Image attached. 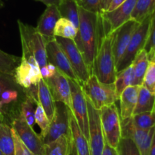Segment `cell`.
Returning a JSON list of instances; mask_svg holds the SVG:
<instances>
[{
  "instance_id": "obj_14",
  "label": "cell",
  "mask_w": 155,
  "mask_h": 155,
  "mask_svg": "<svg viewBox=\"0 0 155 155\" xmlns=\"http://www.w3.org/2000/svg\"><path fill=\"white\" fill-rule=\"evenodd\" d=\"M46 54L48 63L52 64L58 71L66 75L70 80L79 83L75 73L73 71L71 65L64 52L63 49L60 46L55 39H46Z\"/></svg>"
},
{
  "instance_id": "obj_45",
  "label": "cell",
  "mask_w": 155,
  "mask_h": 155,
  "mask_svg": "<svg viewBox=\"0 0 155 155\" xmlns=\"http://www.w3.org/2000/svg\"><path fill=\"white\" fill-rule=\"evenodd\" d=\"M149 155H155V131H154V136H153L152 142H151V148H150Z\"/></svg>"
},
{
  "instance_id": "obj_38",
  "label": "cell",
  "mask_w": 155,
  "mask_h": 155,
  "mask_svg": "<svg viewBox=\"0 0 155 155\" xmlns=\"http://www.w3.org/2000/svg\"><path fill=\"white\" fill-rule=\"evenodd\" d=\"M12 129L14 142H15V155H34L31 151L26 146L24 142L20 139L15 130Z\"/></svg>"
},
{
  "instance_id": "obj_30",
  "label": "cell",
  "mask_w": 155,
  "mask_h": 155,
  "mask_svg": "<svg viewBox=\"0 0 155 155\" xmlns=\"http://www.w3.org/2000/svg\"><path fill=\"white\" fill-rule=\"evenodd\" d=\"M20 61L21 57L8 54L0 49V73L13 76Z\"/></svg>"
},
{
  "instance_id": "obj_49",
  "label": "cell",
  "mask_w": 155,
  "mask_h": 155,
  "mask_svg": "<svg viewBox=\"0 0 155 155\" xmlns=\"http://www.w3.org/2000/svg\"><path fill=\"white\" fill-rule=\"evenodd\" d=\"M0 155H4V154H3V153H2V151H0Z\"/></svg>"
},
{
  "instance_id": "obj_7",
  "label": "cell",
  "mask_w": 155,
  "mask_h": 155,
  "mask_svg": "<svg viewBox=\"0 0 155 155\" xmlns=\"http://www.w3.org/2000/svg\"><path fill=\"white\" fill-rule=\"evenodd\" d=\"M71 109L65 104L55 102V110L53 118L45 133L41 135L44 145L50 143L64 135H71L69 113Z\"/></svg>"
},
{
  "instance_id": "obj_18",
  "label": "cell",
  "mask_w": 155,
  "mask_h": 155,
  "mask_svg": "<svg viewBox=\"0 0 155 155\" xmlns=\"http://www.w3.org/2000/svg\"><path fill=\"white\" fill-rule=\"evenodd\" d=\"M141 86L133 85L126 88L119 97L120 117L121 120L131 117L134 114Z\"/></svg>"
},
{
  "instance_id": "obj_28",
  "label": "cell",
  "mask_w": 155,
  "mask_h": 155,
  "mask_svg": "<svg viewBox=\"0 0 155 155\" xmlns=\"http://www.w3.org/2000/svg\"><path fill=\"white\" fill-rule=\"evenodd\" d=\"M77 30L78 29L71 21L61 17L54 26V36L74 40L77 34Z\"/></svg>"
},
{
  "instance_id": "obj_24",
  "label": "cell",
  "mask_w": 155,
  "mask_h": 155,
  "mask_svg": "<svg viewBox=\"0 0 155 155\" xmlns=\"http://www.w3.org/2000/svg\"><path fill=\"white\" fill-rule=\"evenodd\" d=\"M61 16L71 21L78 29L80 22L79 5L77 0H62L58 6Z\"/></svg>"
},
{
  "instance_id": "obj_12",
  "label": "cell",
  "mask_w": 155,
  "mask_h": 155,
  "mask_svg": "<svg viewBox=\"0 0 155 155\" xmlns=\"http://www.w3.org/2000/svg\"><path fill=\"white\" fill-rule=\"evenodd\" d=\"M136 2L137 0H126L123 4L114 10L101 13L104 34L111 33L131 19L132 13Z\"/></svg>"
},
{
  "instance_id": "obj_22",
  "label": "cell",
  "mask_w": 155,
  "mask_h": 155,
  "mask_svg": "<svg viewBox=\"0 0 155 155\" xmlns=\"http://www.w3.org/2000/svg\"><path fill=\"white\" fill-rule=\"evenodd\" d=\"M148 64H149V58L148 54L145 49H142L138 53L132 63L135 75L134 85L142 86Z\"/></svg>"
},
{
  "instance_id": "obj_47",
  "label": "cell",
  "mask_w": 155,
  "mask_h": 155,
  "mask_svg": "<svg viewBox=\"0 0 155 155\" xmlns=\"http://www.w3.org/2000/svg\"><path fill=\"white\" fill-rule=\"evenodd\" d=\"M71 155H78V154H77V151H76L75 148H74V145H73V147H72V150H71Z\"/></svg>"
},
{
  "instance_id": "obj_6",
  "label": "cell",
  "mask_w": 155,
  "mask_h": 155,
  "mask_svg": "<svg viewBox=\"0 0 155 155\" xmlns=\"http://www.w3.org/2000/svg\"><path fill=\"white\" fill-rule=\"evenodd\" d=\"M101 127L106 143L117 148L121 139L120 117L116 104L104 106L100 110Z\"/></svg>"
},
{
  "instance_id": "obj_40",
  "label": "cell",
  "mask_w": 155,
  "mask_h": 155,
  "mask_svg": "<svg viewBox=\"0 0 155 155\" xmlns=\"http://www.w3.org/2000/svg\"><path fill=\"white\" fill-rule=\"evenodd\" d=\"M57 68L55 66L51 63H48L45 66L40 68V72L42 74V77L44 80H47L48 78H51V77L55 74L57 71Z\"/></svg>"
},
{
  "instance_id": "obj_21",
  "label": "cell",
  "mask_w": 155,
  "mask_h": 155,
  "mask_svg": "<svg viewBox=\"0 0 155 155\" xmlns=\"http://www.w3.org/2000/svg\"><path fill=\"white\" fill-rule=\"evenodd\" d=\"M73 143L71 135H64L50 143L44 145L42 155H71Z\"/></svg>"
},
{
  "instance_id": "obj_2",
  "label": "cell",
  "mask_w": 155,
  "mask_h": 155,
  "mask_svg": "<svg viewBox=\"0 0 155 155\" xmlns=\"http://www.w3.org/2000/svg\"><path fill=\"white\" fill-rule=\"evenodd\" d=\"M92 74L104 83H114L117 76L116 62L112 49V34H105L94 59Z\"/></svg>"
},
{
  "instance_id": "obj_35",
  "label": "cell",
  "mask_w": 155,
  "mask_h": 155,
  "mask_svg": "<svg viewBox=\"0 0 155 155\" xmlns=\"http://www.w3.org/2000/svg\"><path fill=\"white\" fill-rule=\"evenodd\" d=\"M34 119L35 124H37L38 127L41 130L40 136L44 134L45 132L47 130V129H48V126H49L50 120L48 118V117H47L43 107H42V106L41 105V104L39 101H37V103H36Z\"/></svg>"
},
{
  "instance_id": "obj_29",
  "label": "cell",
  "mask_w": 155,
  "mask_h": 155,
  "mask_svg": "<svg viewBox=\"0 0 155 155\" xmlns=\"http://www.w3.org/2000/svg\"><path fill=\"white\" fill-rule=\"evenodd\" d=\"M37 101L31 95H27L25 99L21 104L19 116L32 127L35 124L34 116Z\"/></svg>"
},
{
  "instance_id": "obj_42",
  "label": "cell",
  "mask_w": 155,
  "mask_h": 155,
  "mask_svg": "<svg viewBox=\"0 0 155 155\" xmlns=\"http://www.w3.org/2000/svg\"><path fill=\"white\" fill-rule=\"evenodd\" d=\"M112 0H101V13L107 12L110 5Z\"/></svg>"
},
{
  "instance_id": "obj_37",
  "label": "cell",
  "mask_w": 155,
  "mask_h": 155,
  "mask_svg": "<svg viewBox=\"0 0 155 155\" xmlns=\"http://www.w3.org/2000/svg\"><path fill=\"white\" fill-rule=\"evenodd\" d=\"M79 7L93 13L101 14V0H77Z\"/></svg>"
},
{
  "instance_id": "obj_32",
  "label": "cell",
  "mask_w": 155,
  "mask_h": 155,
  "mask_svg": "<svg viewBox=\"0 0 155 155\" xmlns=\"http://www.w3.org/2000/svg\"><path fill=\"white\" fill-rule=\"evenodd\" d=\"M144 49L148 54L149 61L155 60V12L151 17L148 37Z\"/></svg>"
},
{
  "instance_id": "obj_43",
  "label": "cell",
  "mask_w": 155,
  "mask_h": 155,
  "mask_svg": "<svg viewBox=\"0 0 155 155\" xmlns=\"http://www.w3.org/2000/svg\"><path fill=\"white\" fill-rule=\"evenodd\" d=\"M125 1L126 0H112L110 7H109L108 10H107V12H110V11L114 10V9H115L116 8H117L118 6L120 5L121 4H123Z\"/></svg>"
},
{
  "instance_id": "obj_34",
  "label": "cell",
  "mask_w": 155,
  "mask_h": 155,
  "mask_svg": "<svg viewBox=\"0 0 155 155\" xmlns=\"http://www.w3.org/2000/svg\"><path fill=\"white\" fill-rule=\"evenodd\" d=\"M19 88H12L5 90L0 95V110L4 114L6 107L16 102L19 96Z\"/></svg>"
},
{
  "instance_id": "obj_3",
  "label": "cell",
  "mask_w": 155,
  "mask_h": 155,
  "mask_svg": "<svg viewBox=\"0 0 155 155\" xmlns=\"http://www.w3.org/2000/svg\"><path fill=\"white\" fill-rule=\"evenodd\" d=\"M81 87L86 98L97 110H101L104 106L115 104L118 101L114 83H102L94 74H91Z\"/></svg>"
},
{
  "instance_id": "obj_41",
  "label": "cell",
  "mask_w": 155,
  "mask_h": 155,
  "mask_svg": "<svg viewBox=\"0 0 155 155\" xmlns=\"http://www.w3.org/2000/svg\"><path fill=\"white\" fill-rule=\"evenodd\" d=\"M101 155H119V154H118L117 148L110 146L108 144L105 142L104 149H103L102 154H101Z\"/></svg>"
},
{
  "instance_id": "obj_4",
  "label": "cell",
  "mask_w": 155,
  "mask_h": 155,
  "mask_svg": "<svg viewBox=\"0 0 155 155\" xmlns=\"http://www.w3.org/2000/svg\"><path fill=\"white\" fill-rule=\"evenodd\" d=\"M18 29L21 36V47L28 50L37 61L39 68L48 63L46 54V39L37 31L36 27L18 20Z\"/></svg>"
},
{
  "instance_id": "obj_33",
  "label": "cell",
  "mask_w": 155,
  "mask_h": 155,
  "mask_svg": "<svg viewBox=\"0 0 155 155\" xmlns=\"http://www.w3.org/2000/svg\"><path fill=\"white\" fill-rule=\"evenodd\" d=\"M117 150L119 155H141L136 145L130 138L121 137Z\"/></svg>"
},
{
  "instance_id": "obj_39",
  "label": "cell",
  "mask_w": 155,
  "mask_h": 155,
  "mask_svg": "<svg viewBox=\"0 0 155 155\" xmlns=\"http://www.w3.org/2000/svg\"><path fill=\"white\" fill-rule=\"evenodd\" d=\"M19 87L20 86L15 83L13 76L0 73V95L6 89Z\"/></svg>"
},
{
  "instance_id": "obj_46",
  "label": "cell",
  "mask_w": 155,
  "mask_h": 155,
  "mask_svg": "<svg viewBox=\"0 0 155 155\" xmlns=\"http://www.w3.org/2000/svg\"><path fill=\"white\" fill-rule=\"evenodd\" d=\"M4 122H5V115L3 114L2 112L0 110V125Z\"/></svg>"
},
{
  "instance_id": "obj_19",
  "label": "cell",
  "mask_w": 155,
  "mask_h": 155,
  "mask_svg": "<svg viewBox=\"0 0 155 155\" xmlns=\"http://www.w3.org/2000/svg\"><path fill=\"white\" fill-rule=\"evenodd\" d=\"M70 129H71V139L74 147L78 155H91L90 148H89V141L86 139L82 131L80 130L75 117L73 115L72 112L70 110Z\"/></svg>"
},
{
  "instance_id": "obj_23",
  "label": "cell",
  "mask_w": 155,
  "mask_h": 155,
  "mask_svg": "<svg viewBox=\"0 0 155 155\" xmlns=\"http://www.w3.org/2000/svg\"><path fill=\"white\" fill-rule=\"evenodd\" d=\"M155 102V95L148 91L145 86H141L139 88V96L134 114L144 113L153 111Z\"/></svg>"
},
{
  "instance_id": "obj_27",
  "label": "cell",
  "mask_w": 155,
  "mask_h": 155,
  "mask_svg": "<svg viewBox=\"0 0 155 155\" xmlns=\"http://www.w3.org/2000/svg\"><path fill=\"white\" fill-rule=\"evenodd\" d=\"M155 12V0H137L131 19L141 23Z\"/></svg>"
},
{
  "instance_id": "obj_31",
  "label": "cell",
  "mask_w": 155,
  "mask_h": 155,
  "mask_svg": "<svg viewBox=\"0 0 155 155\" xmlns=\"http://www.w3.org/2000/svg\"><path fill=\"white\" fill-rule=\"evenodd\" d=\"M133 125L141 130H149L155 127V114L154 111L136 114L131 117Z\"/></svg>"
},
{
  "instance_id": "obj_48",
  "label": "cell",
  "mask_w": 155,
  "mask_h": 155,
  "mask_svg": "<svg viewBox=\"0 0 155 155\" xmlns=\"http://www.w3.org/2000/svg\"><path fill=\"white\" fill-rule=\"evenodd\" d=\"M153 111H154L155 114V102H154V109H153Z\"/></svg>"
},
{
  "instance_id": "obj_13",
  "label": "cell",
  "mask_w": 155,
  "mask_h": 155,
  "mask_svg": "<svg viewBox=\"0 0 155 155\" xmlns=\"http://www.w3.org/2000/svg\"><path fill=\"white\" fill-rule=\"evenodd\" d=\"M12 127L24 145L34 155L43 154L44 143L40 135L34 131L33 127L26 123L20 116L12 120Z\"/></svg>"
},
{
  "instance_id": "obj_11",
  "label": "cell",
  "mask_w": 155,
  "mask_h": 155,
  "mask_svg": "<svg viewBox=\"0 0 155 155\" xmlns=\"http://www.w3.org/2000/svg\"><path fill=\"white\" fill-rule=\"evenodd\" d=\"M88 105L89 119V144L91 155H101L104 149L105 140L101 127L100 110L93 107L86 98Z\"/></svg>"
},
{
  "instance_id": "obj_1",
  "label": "cell",
  "mask_w": 155,
  "mask_h": 155,
  "mask_svg": "<svg viewBox=\"0 0 155 155\" xmlns=\"http://www.w3.org/2000/svg\"><path fill=\"white\" fill-rule=\"evenodd\" d=\"M80 22L74 41L83 55L88 68L92 74L94 59L101 41L104 36L101 14L88 12L79 7Z\"/></svg>"
},
{
  "instance_id": "obj_36",
  "label": "cell",
  "mask_w": 155,
  "mask_h": 155,
  "mask_svg": "<svg viewBox=\"0 0 155 155\" xmlns=\"http://www.w3.org/2000/svg\"><path fill=\"white\" fill-rule=\"evenodd\" d=\"M142 86L155 95V60L149 61Z\"/></svg>"
},
{
  "instance_id": "obj_15",
  "label": "cell",
  "mask_w": 155,
  "mask_h": 155,
  "mask_svg": "<svg viewBox=\"0 0 155 155\" xmlns=\"http://www.w3.org/2000/svg\"><path fill=\"white\" fill-rule=\"evenodd\" d=\"M139 24L133 19H130L111 33L112 49L116 65L128 46L133 32Z\"/></svg>"
},
{
  "instance_id": "obj_17",
  "label": "cell",
  "mask_w": 155,
  "mask_h": 155,
  "mask_svg": "<svg viewBox=\"0 0 155 155\" xmlns=\"http://www.w3.org/2000/svg\"><path fill=\"white\" fill-rule=\"evenodd\" d=\"M61 17L57 5H48L39 18L36 29L46 39H52L54 37V26Z\"/></svg>"
},
{
  "instance_id": "obj_20",
  "label": "cell",
  "mask_w": 155,
  "mask_h": 155,
  "mask_svg": "<svg viewBox=\"0 0 155 155\" xmlns=\"http://www.w3.org/2000/svg\"><path fill=\"white\" fill-rule=\"evenodd\" d=\"M37 100L42 106L47 117L51 121L55 110V101L44 79H42L37 85Z\"/></svg>"
},
{
  "instance_id": "obj_26",
  "label": "cell",
  "mask_w": 155,
  "mask_h": 155,
  "mask_svg": "<svg viewBox=\"0 0 155 155\" xmlns=\"http://www.w3.org/2000/svg\"><path fill=\"white\" fill-rule=\"evenodd\" d=\"M134 71H133V68L132 64L126 68L125 69L122 70L120 72L117 73L114 85L118 99H119L120 94L122 93V92L126 88L134 85Z\"/></svg>"
},
{
  "instance_id": "obj_16",
  "label": "cell",
  "mask_w": 155,
  "mask_h": 155,
  "mask_svg": "<svg viewBox=\"0 0 155 155\" xmlns=\"http://www.w3.org/2000/svg\"><path fill=\"white\" fill-rule=\"evenodd\" d=\"M54 101L62 102L70 109L71 107V89L69 78L57 70L51 78L45 80Z\"/></svg>"
},
{
  "instance_id": "obj_5",
  "label": "cell",
  "mask_w": 155,
  "mask_h": 155,
  "mask_svg": "<svg viewBox=\"0 0 155 155\" xmlns=\"http://www.w3.org/2000/svg\"><path fill=\"white\" fill-rule=\"evenodd\" d=\"M152 15L148 17L143 21L139 23L135 31L133 32L128 46L127 47L124 54L117 64V73L131 65L138 53L144 49Z\"/></svg>"
},
{
  "instance_id": "obj_8",
  "label": "cell",
  "mask_w": 155,
  "mask_h": 155,
  "mask_svg": "<svg viewBox=\"0 0 155 155\" xmlns=\"http://www.w3.org/2000/svg\"><path fill=\"white\" fill-rule=\"evenodd\" d=\"M54 39L66 54L71 68L77 76L79 83L82 86L92 74L88 68L78 47L73 39L57 36H55Z\"/></svg>"
},
{
  "instance_id": "obj_25",
  "label": "cell",
  "mask_w": 155,
  "mask_h": 155,
  "mask_svg": "<svg viewBox=\"0 0 155 155\" xmlns=\"http://www.w3.org/2000/svg\"><path fill=\"white\" fill-rule=\"evenodd\" d=\"M0 151L4 155H15L12 129L5 122L0 125Z\"/></svg>"
},
{
  "instance_id": "obj_10",
  "label": "cell",
  "mask_w": 155,
  "mask_h": 155,
  "mask_svg": "<svg viewBox=\"0 0 155 155\" xmlns=\"http://www.w3.org/2000/svg\"><path fill=\"white\" fill-rule=\"evenodd\" d=\"M121 137L130 138L137 146L141 155H149L155 127L149 130H141L133 125L131 117L121 120Z\"/></svg>"
},
{
  "instance_id": "obj_9",
  "label": "cell",
  "mask_w": 155,
  "mask_h": 155,
  "mask_svg": "<svg viewBox=\"0 0 155 155\" xmlns=\"http://www.w3.org/2000/svg\"><path fill=\"white\" fill-rule=\"evenodd\" d=\"M69 81L71 89V110L82 133L89 139L88 105L86 95L80 83L70 79Z\"/></svg>"
},
{
  "instance_id": "obj_44",
  "label": "cell",
  "mask_w": 155,
  "mask_h": 155,
  "mask_svg": "<svg viewBox=\"0 0 155 155\" xmlns=\"http://www.w3.org/2000/svg\"><path fill=\"white\" fill-rule=\"evenodd\" d=\"M36 1L41 2L45 4L46 6L51 5L58 6L60 5V3L61 2L62 0H36Z\"/></svg>"
}]
</instances>
